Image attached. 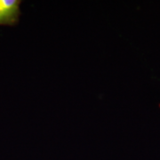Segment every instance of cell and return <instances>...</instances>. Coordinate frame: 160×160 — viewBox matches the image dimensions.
Masks as SVG:
<instances>
[{
	"label": "cell",
	"mask_w": 160,
	"mask_h": 160,
	"mask_svg": "<svg viewBox=\"0 0 160 160\" xmlns=\"http://www.w3.org/2000/svg\"><path fill=\"white\" fill-rule=\"evenodd\" d=\"M20 4L17 0H0V25H11L17 22Z\"/></svg>",
	"instance_id": "6da1fadb"
}]
</instances>
